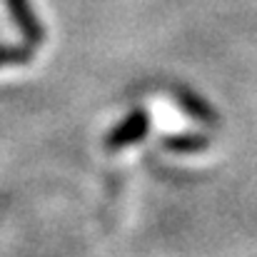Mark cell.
I'll use <instances>...</instances> for the list:
<instances>
[{"label":"cell","instance_id":"cell-5","mask_svg":"<svg viewBox=\"0 0 257 257\" xmlns=\"http://www.w3.org/2000/svg\"><path fill=\"white\" fill-rule=\"evenodd\" d=\"M33 53H35V48L30 43H25V45H0V68L25 65V63L33 60Z\"/></svg>","mask_w":257,"mask_h":257},{"label":"cell","instance_id":"cell-2","mask_svg":"<svg viewBox=\"0 0 257 257\" xmlns=\"http://www.w3.org/2000/svg\"><path fill=\"white\" fill-rule=\"evenodd\" d=\"M5 3H8V10H10L15 25L20 28L25 43H30L33 48H40L43 40H45V28L38 20V15L33 13L30 0H5Z\"/></svg>","mask_w":257,"mask_h":257},{"label":"cell","instance_id":"cell-4","mask_svg":"<svg viewBox=\"0 0 257 257\" xmlns=\"http://www.w3.org/2000/svg\"><path fill=\"white\" fill-rule=\"evenodd\" d=\"M163 145L170 153H200L210 148V138L200 133H177V135H168Z\"/></svg>","mask_w":257,"mask_h":257},{"label":"cell","instance_id":"cell-1","mask_svg":"<svg viewBox=\"0 0 257 257\" xmlns=\"http://www.w3.org/2000/svg\"><path fill=\"white\" fill-rule=\"evenodd\" d=\"M148 130H150V115H148V110L138 107L107 133L105 148L107 150H122L127 145H135L148 135Z\"/></svg>","mask_w":257,"mask_h":257},{"label":"cell","instance_id":"cell-3","mask_svg":"<svg viewBox=\"0 0 257 257\" xmlns=\"http://www.w3.org/2000/svg\"><path fill=\"white\" fill-rule=\"evenodd\" d=\"M177 100H180L182 110H185L187 115H192L195 120H202V122H207V125H215V122H217V117H215L212 107H210L200 95H195L192 90L180 87V90H177Z\"/></svg>","mask_w":257,"mask_h":257}]
</instances>
